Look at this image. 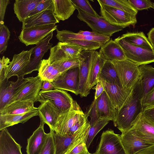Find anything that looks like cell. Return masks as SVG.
Instances as JSON below:
<instances>
[{"mask_svg":"<svg viewBox=\"0 0 154 154\" xmlns=\"http://www.w3.org/2000/svg\"><path fill=\"white\" fill-rule=\"evenodd\" d=\"M143 111L141 89L140 80L136 83L122 107L118 112L114 123L122 133L130 129Z\"/></svg>","mask_w":154,"mask_h":154,"instance_id":"cell-1","label":"cell"},{"mask_svg":"<svg viewBox=\"0 0 154 154\" xmlns=\"http://www.w3.org/2000/svg\"><path fill=\"white\" fill-rule=\"evenodd\" d=\"M111 61L116 69L121 87L125 91L131 92L140 78L139 66L127 59Z\"/></svg>","mask_w":154,"mask_h":154,"instance_id":"cell-2","label":"cell"},{"mask_svg":"<svg viewBox=\"0 0 154 154\" xmlns=\"http://www.w3.org/2000/svg\"><path fill=\"white\" fill-rule=\"evenodd\" d=\"M122 49L126 59L139 66L154 62L153 50L133 45L121 36L114 39Z\"/></svg>","mask_w":154,"mask_h":154,"instance_id":"cell-3","label":"cell"},{"mask_svg":"<svg viewBox=\"0 0 154 154\" xmlns=\"http://www.w3.org/2000/svg\"><path fill=\"white\" fill-rule=\"evenodd\" d=\"M100 5L101 16L112 25L123 29L130 25L134 26L137 23L136 15L113 7Z\"/></svg>","mask_w":154,"mask_h":154,"instance_id":"cell-4","label":"cell"},{"mask_svg":"<svg viewBox=\"0 0 154 154\" xmlns=\"http://www.w3.org/2000/svg\"><path fill=\"white\" fill-rule=\"evenodd\" d=\"M73 100L70 95L65 91L54 89L50 91H40L37 102L41 103L48 101L61 113L71 108Z\"/></svg>","mask_w":154,"mask_h":154,"instance_id":"cell-5","label":"cell"},{"mask_svg":"<svg viewBox=\"0 0 154 154\" xmlns=\"http://www.w3.org/2000/svg\"><path fill=\"white\" fill-rule=\"evenodd\" d=\"M76 7L78 12L77 18L85 23L92 31L97 34L110 37L115 33L122 30L121 27L110 24L101 16L99 17L91 16Z\"/></svg>","mask_w":154,"mask_h":154,"instance_id":"cell-6","label":"cell"},{"mask_svg":"<svg viewBox=\"0 0 154 154\" xmlns=\"http://www.w3.org/2000/svg\"><path fill=\"white\" fill-rule=\"evenodd\" d=\"M85 115L76 101L74 100L71 108L60 114L55 127L54 132L61 136H67L70 128Z\"/></svg>","mask_w":154,"mask_h":154,"instance_id":"cell-7","label":"cell"},{"mask_svg":"<svg viewBox=\"0 0 154 154\" xmlns=\"http://www.w3.org/2000/svg\"><path fill=\"white\" fill-rule=\"evenodd\" d=\"M95 154H127L121 136L109 129L104 131Z\"/></svg>","mask_w":154,"mask_h":154,"instance_id":"cell-8","label":"cell"},{"mask_svg":"<svg viewBox=\"0 0 154 154\" xmlns=\"http://www.w3.org/2000/svg\"><path fill=\"white\" fill-rule=\"evenodd\" d=\"M55 24L29 27L22 29L18 38L20 41L29 45H37L52 32L57 29Z\"/></svg>","mask_w":154,"mask_h":154,"instance_id":"cell-9","label":"cell"},{"mask_svg":"<svg viewBox=\"0 0 154 154\" xmlns=\"http://www.w3.org/2000/svg\"><path fill=\"white\" fill-rule=\"evenodd\" d=\"M17 77L15 82L9 81L6 79L0 82V110L10 103L12 100L26 85L29 77Z\"/></svg>","mask_w":154,"mask_h":154,"instance_id":"cell-10","label":"cell"},{"mask_svg":"<svg viewBox=\"0 0 154 154\" xmlns=\"http://www.w3.org/2000/svg\"><path fill=\"white\" fill-rule=\"evenodd\" d=\"M53 36V32H52L33 47L29 62L24 70V75L30 74L33 71H38L45 54L52 47L53 44L50 43V41Z\"/></svg>","mask_w":154,"mask_h":154,"instance_id":"cell-11","label":"cell"},{"mask_svg":"<svg viewBox=\"0 0 154 154\" xmlns=\"http://www.w3.org/2000/svg\"><path fill=\"white\" fill-rule=\"evenodd\" d=\"M79 67L68 70L60 75L52 82L54 88L69 91L75 94H79Z\"/></svg>","mask_w":154,"mask_h":154,"instance_id":"cell-12","label":"cell"},{"mask_svg":"<svg viewBox=\"0 0 154 154\" xmlns=\"http://www.w3.org/2000/svg\"><path fill=\"white\" fill-rule=\"evenodd\" d=\"M92 54V51L84 50L79 56L80 61L79 91L81 97H87L90 92L88 82Z\"/></svg>","mask_w":154,"mask_h":154,"instance_id":"cell-13","label":"cell"},{"mask_svg":"<svg viewBox=\"0 0 154 154\" xmlns=\"http://www.w3.org/2000/svg\"><path fill=\"white\" fill-rule=\"evenodd\" d=\"M33 48L27 51L23 50L19 54H14L5 71V79H8L14 76H24L25 69L29 62Z\"/></svg>","mask_w":154,"mask_h":154,"instance_id":"cell-14","label":"cell"},{"mask_svg":"<svg viewBox=\"0 0 154 154\" xmlns=\"http://www.w3.org/2000/svg\"><path fill=\"white\" fill-rule=\"evenodd\" d=\"M108 96L117 112L122 107L131 92L124 90L114 83L100 78Z\"/></svg>","mask_w":154,"mask_h":154,"instance_id":"cell-15","label":"cell"},{"mask_svg":"<svg viewBox=\"0 0 154 154\" xmlns=\"http://www.w3.org/2000/svg\"><path fill=\"white\" fill-rule=\"evenodd\" d=\"M43 83V81L38 75L35 77H29L26 85L14 97L10 103L18 100H31L34 103L37 102Z\"/></svg>","mask_w":154,"mask_h":154,"instance_id":"cell-16","label":"cell"},{"mask_svg":"<svg viewBox=\"0 0 154 154\" xmlns=\"http://www.w3.org/2000/svg\"><path fill=\"white\" fill-rule=\"evenodd\" d=\"M122 143L127 154H136L153 145L146 143L136 135L131 129L122 133Z\"/></svg>","mask_w":154,"mask_h":154,"instance_id":"cell-17","label":"cell"},{"mask_svg":"<svg viewBox=\"0 0 154 154\" xmlns=\"http://www.w3.org/2000/svg\"><path fill=\"white\" fill-rule=\"evenodd\" d=\"M130 129L144 142L154 145V124L142 114Z\"/></svg>","mask_w":154,"mask_h":154,"instance_id":"cell-18","label":"cell"},{"mask_svg":"<svg viewBox=\"0 0 154 154\" xmlns=\"http://www.w3.org/2000/svg\"><path fill=\"white\" fill-rule=\"evenodd\" d=\"M95 101L97 119L107 118L115 122L118 112L112 105L106 92L104 91Z\"/></svg>","mask_w":154,"mask_h":154,"instance_id":"cell-19","label":"cell"},{"mask_svg":"<svg viewBox=\"0 0 154 154\" xmlns=\"http://www.w3.org/2000/svg\"><path fill=\"white\" fill-rule=\"evenodd\" d=\"M56 30L57 32L56 37L60 42H65L71 40H77L96 42L102 46L110 39V37L103 35L98 34L94 36H86L67 30H59L57 29Z\"/></svg>","mask_w":154,"mask_h":154,"instance_id":"cell-20","label":"cell"},{"mask_svg":"<svg viewBox=\"0 0 154 154\" xmlns=\"http://www.w3.org/2000/svg\"><path fill=\"white\" fill-rule=\"evenodd\" d=\"M45 123L40 120L38 127L27 140L26 147L27 154H40L46 142L47 134L44 131Z\"/></svg>","mask_w":154,"mask_h":154,"instance_id":"cell-21","label":"cell"},{"mask_svg":"<svg viewBox=\"0 0 154 154\" xmlns=\"http://www.w3.org/2000/svg\"><path fill=\"white\" fill-rule=\"evenodd\" d=\"M59 21L53 11L45 10L29 17L22 23V29L34 26L56 24Z\"/></svg>","mask_w":154,"mask_h":154,"instance_id":"cell-22","label":"cell"},{"mask_svg":"<svg viewBox=\"0 0 154 154\" xmlns=\"http://www.w3.org/2000/svg\"><path fill=\"white\" fill-rule=\"evenodd\" d=\"M106 60L99 52L92 51L88 82V87L90 91L99 80L102 69Z\"/></svg>","mask_w":154,"mask_h":154,"instance_id":"cell-23","label":"cell"},{"mask_svg":"<svg viewBox=\"0 0 154 154\" xmlns=\"http://www.w3.org/2000/svg\"><path fill=\"white\" fill-rule=\"evenodd\" d=\"M38 110L40 120L47 124L50 129L54 131L57 119L61 113L48 101L41 103L38 107Z\"/></svg>","mask_w":154,"mask_h":154,"instance_id":"cell-24","label":"cell"},{"mask_svg":"<svg viewBox=\"0 0 154 154\" xmlns=\"http://www.w3.org/2000/svg\"><path fill=\"white\" fill-rule=\"evenodd\" d=\"M21 148L7 128L0 131V154H22Z\"/></svg>","mask_w":154,"mask_h":154,"instance_id":"cell-25","label":"cell"},{"mask_svg":"<svg viewBox=\"0 0 154 154\" xmlns=\"http://www.w3.org/2000/svg\"><path fill=\"white\" fill-rule=\"evenodd\" d=\"M139 69L142 101L148 92L154 87V67L146 64L139 66Z\"/></svg>","mask_w":154,"mask_h":154,"instance_id":"cell-26","label":"cell"},{"mask_svg":"<svg viewBox=\"0 0 154 154\" xmlns=\"http://www.w3.org/2000/svg\"><path fill=\"white\" fill-rule=\"evenodd\" d=\"M99 52L105 59L110 61L126 59L121 47L117 42L112 39L101 46Z\"/></svg>","mask_w":154,"mask_h":154,"instance_id":"cell-27","label":"cell"},{"mask_svg":"<svg viewBox=\"0 0 154 154\" xmlns=\"http://www.w3.org/2000/svg\"><path fill=\"white\" fill-rule=\"evenodd\" d=\"M37 116H38V108L21 114L0 115V131L19 123L23 124Z\"/></svg>","mask_w":154,"mask_h":154,"instance_id":"cell-28","label":"cell"},{"mask_svg":"<svg viewBox=\"0 0 154 154\" xmlns=\"http://www.w3.org/2000/svg\"><path fill=\"white\" fill-rule=\"evenodd\" d=\"M42 0H16L14 10L16 17L22 23L30 15L32 11Z\"/></svg>","mask_w":154,"mask_h":154,"instance_id":"cell-29","label":"cell"},{"mask_svg":"<svg viewBox=\"0 0 154 154\" xmlns=\"http://www.w3.org/2000/svg\"><path fill=\"white\" fill-rule=\"evenodd\" d=\"M32 100H18L13 102L0 110V115L20 114L38 109Z\"/></svg>","mask_w":154,"mask_h":154,"instance_id":"cell-30","label":"cell"},{"mask_svg":"<svg viewBox=\"0 0 154 154\" xmlns=\"http://www.w3.org/2000/svg\"><path fill=\"white\" fill-rule=\"evenodd\" d=\"M54 14L60 21L68 19L76 9L75 5L71 0H53Z\"/></svg>","mask_w":154,"mask_h":154,"instance_id":"cell-31","label":"cell"},{"mask_svg":"<svg viewBox=\"0 0 154 154\" xmlns=\"http://www.w3.org/2000/svg\"><path fill=\"white\" fill-rule=\"evenodd\" d=\"M90 126V122L88 121L83 130L64 154H89L86 143Z\"/></svg>","mask_w":154,"mask_h":154,"instance_id":"cell-32","label":"cell"},{"mask_svg":"<svg viewBox=\"0 0 154 154\" xmlns=\"http://www.w3.org/2000/svg\"><path fill=\"white\" fill-rule=\"evenodd\" d=\"M88 120L75 134L72 135L64 136L54 132V138L56 148V154H64L65 153L83 130Z\"/></svg>","mask_w":154,"mask_h":154,"instance_id":"cell-33","label":"cell"},{"mask_svg":"<svg viewBox=\"0 0 154 154\" xmlns=\"http://www.w3.org/2000/svg\"><path fill=\"white\" fill-rule=\"evenodd\" d=\"M38 75L42 81L52 82L58 77L61 73L55 65L51 64L48 59H43L38 70Z\"/></svg>","mask_w":154,"mask_h":154,"instance_id":"cell-34","label":"cell"},{"mask_svg":"<svg viewBox=\"0 0 154 154\" xmlns=\"http://www.w3.org/2000/svg\"><path fill=\"white\" fill-rule=\"evenodd\" d=\"M121 36L133 45L153 50L152 47L148 38L142 32H128Z\"/></svg>","mask_w":154,"mask_h":154,"instance_id":"cell-35","label":"cell"},{"mask_svg":"<svg viewBox=\"0 0 154 154\" xmlns=\"http://www.w3.org/2000/svg\"><path fill=\"white\" fill-rule=\"evenodd\" d=\"M100 78L114 83L121 86L116 69L110 61L106 60L102 69Z\"/></svg>","mask_w":154,"mask_h":154,"instance_id":"cell-36","label":"cell"},{"mask_svg":"<svg viewBox=\"0 0 154 154\" xmlns=\"http://www.w3.org/2000/svg\"><path fill=\"white\" fill-rule=\"evenodd\" d=\"M100 5L111 7L136 15L138 11L134 9L126 0H97Z\"/></svg>","mask_w":154,"mask_h":154,"instance_id":"cell-37","label":"cell"},{"mask_svg":"<svg viewBox=\"0 0 154 154\" xmlns=\"http://www.w3.org/2000/svg\"><path fill=\"white\" fill-rule=\"evenodd\" d=\"M57 45L63 51L68 60L78 58L84 50L82 47L70 42H59Z\"/></svg>","mask_w":154,"mask_h":154,"instance_id":"cell-38","label":"cell"},{"mask_svg":"<svg viewBox=\"0 0 154 154\" xmlns=\"http://www.w3.org/2000/svg\"><path fill=\"white\" fill-rule=\"evenodd\" d=\"M111 121L107 118L98 119L94 124L90 126L88 131L86 146L88 149L97 134Z\"/></svg>","mask_w":154,"mask_h":154,"instance_id":"cell-39","label":"cell"},{"mask_svg":"<svg viewBox=\"0 0 154 154\" xmlns=\"http://www.w3.org/2000/svg\"><path fill=\"white\" fill-rule=\"evenodd\" d=\"M10 32L4 24H0V53L3 54L6 51L10 38Z\"/></svg>","mask_w":154,"mask_h":154,"instance_id":"cell-40","label":"cell"},{"mask_svg":"<svg viewBox=\"0 0 154 154\" xmlns=\"http://www.w3.org/2000/svg\"><path fill=\"white\" fill-rule=\"evenodd\" d=\"M54 131L50 129L45 145L40 154H56V148L54 138Z\"/></svg>","mask_w":154,"mask_h":154,"instance_id":"cell-41","label":"cell"},{"mask_svg":"<svg viewBox=\"0 0 154 154\" xmlns=\"http://www.w3.org/2000/svg\"><path fill=\"white\" fill-rule=\"evenodd\" d=\"M75 6L83 12L96 17H100L91 6L89 1L87 0H72Z\"/></svg>","mask_w":154,"mask_h":154,"instance_id":"cell-42","label":"cell"},{"mask_svg":"<svg viewBox=\"0 0 154 154\" xmlns=\"http://www.w3.org/2000/svg\"><path fill=\"white\" fill-rule=\"evenodd\" d=\"M79 65L80 61L78 57V58L64 61L56 66L62 74L69 69L79 67Z\"/></svg>","mask_w":154,"mask_h":154,"instance_id":"cell-43","label":"cell"},{"mask_svg":"<svg viewBox=\"0 0 154 154\" xmlns=\"http://www.w3.org/2000/svg\"><path fill=\"white\" fill-rule=\"evenodd\" d=\"M130 5L135 9L142 10L149 8L154 9V3L150 0H128Z\"/></svg>","mask_w":154,"mask_h":154,"instance_id":"cell-44","label":"cell"},{"mask_svg":"<svg viewBox=\"0 0 154 154\" xmlns=\"http://www.w3.org/2000/svg\"><path fill=\"white\" fill-rule=\"evenodd\" d=\"M54 9V5L53 0H42L32 11L29 16L45 10L53 11Z\"/></svg>","mask_w":154,"mask_h":154,"instance_id":"cell-45","label":"cell"},{"mask_svg":"<svg viewBox=\"0 0 154 154\" xmlns=\"http://www.w3.org/2000/svg\"><path fill=\"white\" fill-rule=\"evenodd\" d=\"M143 109L154 105V87L148 92L142 101Z\"/></svg>","mask_w":154,"mask_h":154,"instance_id":"cell-46","label":"cell"},{"mask_svg":"<svg viewBox=\"0 0 154 154\" xmlns=\"http://www.w3.org/2000/svg\"><path fill=\"white\" fill-rule=\"evenodd\" d=\"M11 61L8 57L3 56L2 58L0 59V82L5 79L4 73L5 71Z\"/></svg>","mask_w":154,"mask_h":154,"instance_id":"cell-47","label":"cell"},{"mask_svg":"<svg viewBox=\"0 0 154 154\" xmlns=\"http://www.w3.org/2000/svg\"><path fill=\"white\" fill-rule=\"evenodd\" d=\"M142 114L154 124V105L144 108Z\"/></svg>","mask_w":154,"mask_h":154,"instance_id":"cell-48","label":"cell"},{"mask_svg":"<svg viewBox=\"0 0 154 154\" xmlns=\"http://www.w3.org/2000/svg\"><path fill=\"white\" fill-rule=\"evenodd\" d=\"M10 3L9 0H0V24H4V19L6 10Z\"/></svg>","mask_w":154,"mask_h":154,"instance_id":"cell-49","label":"cell"},{"mask_svg":"<svg viewBox=\"0 0 154 154\" xmlns=\"http://www.w3.org/2000/svg\"><path fill=\"white\" fill-rule=\"evenodd\" d=\"M92 89L96 90L94 97L95 99L97 98L101 95L102 93L105 91L102 82L101 81L100 79H99L97 82L96 86L93 88Z\"/></svg>","mask_w":154,"mask_h":154,"instance_id":"cell-50","label":"cell"},{"mask_svg":"<svg viewBox=\"0 0 154 154\" xmlns=\"http://www.w3.org/2000/svg\"><path fill=\"white\" fill-rule=\"evenodd\" d=\"M54 88V85L52 82L47 80L43 81L41 91H50Z\"/></svg>","mask_w":154,"mask_h":154,"instance_id":"cell-51","label":"cell"},{"mask_svg":"<svg viewBox=\"0 0 154 154\" xmlns=\"http://www.w3.org/2000/svg\"><path fill=\"white\" fill-rule=\"evenodd\" d=\"M136 154H154V145L140 151Z\"/></svg>","mask_w":154,"mask_h":154,"instance_id":"cell-52","label":"cell"},{"mask_svg":"<svg viewBox=\"0 0 154 154\" xmlns=\"http://www.w3.org/2000/svg\"><path fill=\"white\" fill-rule=\"evenodd\" d=\"M149 40L152 45L154 46V27L151 29L147 33Z\"/></svg>","mask_w":154,"mask_h":154,"instance_id":"cell-53","label":"cell"},{"mask_svg":"<svg viewBox=\"0 0 154 154\" xmlns=\"http://www.w3.org/2000/svg\"><path fill=\"white\" fill-rule=\"evenodd\" d=\"M78 34L86 36H94L98 35L95 32L92 31L80 30L77 33Z\"/></svg>","mask_w":154,"mask_h":154,"instance_id":"cell-54","label":"cell"},{"mask_svg":"<svg viewBox=\"0 0 154 154\" xmlns=\"http://www.w3.org/2000/svg\"><path fill=\"white\" fill-rule=\"evenodd\" d=\"M152 50L153 52L154 53V46L152 47Z\"/></svg>","mask_w":154,"mask_h":154,"instance_id":"cell-55","label":"cell"},{"mask_svg":"<svg viewBox=\"0 0 154 154\" xmlns=\"http://www.w3.org/2000/svg\"><path fill=\"white\" fill-rule=\"evenodd\" d=\"M89 154H95V153L93 154L89 153Z\"/></svg>","mask_w":154,"mask_h":154,"instance_id":"cell-56","label":"cell"},{"mask_svg":"<svg viewBox=\"0 0 154 154\" xmlns=\"http://www.w3.org/2000/svg\"></svg>","mask_w":154,"mask_h":154,"instance_id":"cell-57","label":"cell"}]
</instances>
